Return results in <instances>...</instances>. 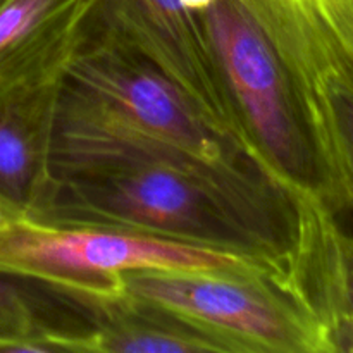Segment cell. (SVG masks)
Masks as SVG:
<instances>
[{"instance_id": "6", "label": "cell", "mask_w": 353, "mask_h": 353, "mask_svg": "<svg viewBox=\"0 0 353 353\" xmlns=\"http://www.w3.org/2000/svg\"><path fill=\"white\" fill-rule=\"evenodd\" d=\"M61 88L0 93V203L14 216H24L52 181L48 154Z\"/></svg>"}, {"instance_id": "9", "label": "cell", "mask_w": 353, "mask_h": 353, "mask_svg": "<svg viewBox=\"0 0 353 353\" xmlns=\"http://www.w3.org/2000/svg\"><path fill=\"white\" fill-rule=\"evenodd\" d=\"M30 281L0 271V352H62L59 336L65 330L45 324Z\"/></svg>"}, {"instance_id": "11", "label": "cell", "mask_w": 353, "mask_h": 353, "mask_svg": "<svg viewBox=\"0 0 353 353\" xmlns=\"http://www.w3.org/2000/svg\"><path fill=\"white\" fill-rule=\"evenodd\" d=\"M12 216H14V214L10 212L9 209H6V207H3L2 203H0V226H2V224L6 223V221L9 219V217H12Z\"/></svg>"}, {"instance_id": "7", "label": "cell", "mask_w": 353, "mask_h": 353, "mask_svg": "<svg viewBox=\"0 0 353 353\" xmlns=\"http://www.w3.org/2000/svg\"><path fill=\"white\" fill-rule=\"evenodd\" d=\"M316 155L321 196L334 210L353 207V62L338 55L319 72L300 103Z\"/></svg>"}, {"instance_id": "12", "label": "cell", "mask_w": 353, "mask_h": 353, "mask_svg": "<svg viewBox=\"0 0 353 353\" xmlns=\"http://www.w3.org/2000/svg\"><path fill=\"white\" fill-rule=\"evenodd\" d=\"M340 214V216H343L345 219L348 221V224H350V230L353 231V207H350V209H347V210H343V212H338Z\"/></svg>"}, {"instance_id": "4", "label": "cell", "mask_w": 353, "mask_h": 353, "mask_svg": "<svg viewBox=\"0 0 353 353\" xmlns=\"http://www.w3.org/2000/svg\"><path fill=\"white\" fill-rule=\"evenodd\" d=\"M196 16L272 179L292 202L321 196L312 145L281 65L257 24L236 0H214Z\"/></svg>"}, {"instance_id": "3", "label": "cell", "mask_w": 353, "mask_h": 353, "mask_svg": "<svg viewBox=\"0 0 353 353\" xmlns=\"http://www.w3.org/2000/svg\"><path fill=\"white\" fill-rule=\"evenodd\" d=\"M124 295L216 340L224 352L331 353L324 326L295 286L278 278L138 271Z\"/></svg>"}, {"instance_id": "10", "label": "cell", "mask_w": 353, "mask_h": 353, "mask_svg": "<svg viewBox=\"0 0 353 353\" xmlns=\"http://www.w3.org/2000/svg\"><path fill=\"white\" fill-rule=\"evenodd\" d=\"M62 0H0V62L6 61Z\"/></svg>"}, {"instance_id": "8", "label": "cell", "mask_w": 353, "mask_h": 353, "mask_svg": "<svg viewBox=\"0 0 353 353\" xmlns=\"http://www.w3.org/2000/svg\"><path fill=\"white\" fill-rule=\"evenodd\" d=\"M97 326L79 334V352L195 353L224 348L195 327L124 295L85 309Z\"/></svg>"}, {"instance_id": "2", "label": "cell", "mask_w": 353, "mask_h": 353, "mask_svg": "<svg viewBox=\"0 0 353 353\" xmlns=\"http://www.w3.org/2000/svg\"><path fill=\"white\" fill-rule=\"evenodd\" d=\"M24 216L61 226L114 228L278 257L195 181L164 168L52 178L43 196Z\"/></svg>"}, {"instance_id": "1", "label": "cell", "mask_w": 353, "mask_h": 353, "mask_svg": "<svg viewBox=\"0 0 353 353\" xmlns=\"http://www.w3.org/2000/svg\"><path fill=\"white\" fill-rule=\"evenodd\" d=\"M0 271L68 299L76 309L123 299L138 271H185L292 281L290 259L202 247L100 226H61L12 216L0 226Z\"/></svg>"}, {"instance_id": "5", "label": "cell", "mask_w": 353, "mask_h": 353, "mask_svg": "<svg viewBox=\"0 0 353 353\" xmlns=\"http://www.w3.org/2000/svg\"><path fill=\"white\" fill-rule=\"evenodd\" d=\"M97 26L154 65L217 133L271 176L200 16L190 12L181 0H103Z\"/></svg>"}]
</instances>
